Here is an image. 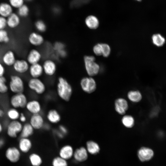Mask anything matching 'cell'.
Instances as JSON below:
<instances>
[{
  "instance_id": "6da1fadb",
  "label": "cell",
  "mask_w": 166,
  "mask_h": 166,
  "mask_svg": "<svg viewBox=\"0 0 166 166\" xmlns=\"http://www.w3.org/2000/svg\"><path fill=\"white\" fill-rule=\"evenodd\" d=\"M57 92L59 97L65 101H69L73 93V89L69 82L64 77H60L58 79Z\"/></svg>"
},
{
  "instance_id": "7a4b0ae2",
  "label": "cell",
  "mask_w": 166,
  "mask_h": 166,
  "mask_svg": "<svg viewBox=\"0 0 166 166\" xmlns=\"http://www.w3.org/2000/svg\"><path fill=\"white\" fill-rule=\"evenodd\" d=\"M9 90L13 94L24 93L25 89L24 81L19 75H11L8 84Z\"/></svg>"
},
{
  "instance_id": "3957f363",
  "label": "cell",
  "mask_w": 166,
  "mask_h": 166,
  "mask_svg": "<svg viewBox=\"0 0 166 166\" xmlns=\"http://www.w3.org/2000/svg\"><path fill=\"white\" fill-rule=\"evenodd\" d=\"M95 58L92 55H85L83 57L86 72L89 76L93 77L97 74L100 67L95 61Z\"/></svg>"
},
{
  "instance_id": "277c9868",
  "label": "cell",
  "mask_w": 166,
  "mask_h": 166,
  "mask_svg": "<svg viewBox=\"0 0 166 166\" xmlns=\"http://www.w3.org/2000/svg\"><path fill=\"white\" fill-rule=\"evenodd\" d=\"M23 125L18 120L10 121L8 123L6 127L7 136L11 138H16L21 132Z\"/></svg>"
},
{
  "instance_id": "5b68a950",
  "label": "cell",
  "mask_w": 166,
  "mask_h": 166,
  "mask_svg": "<svg viewBox=\"0 0 166 166\" xmlns=\"http://www.w3.org/2000/svg\"><path fill=\"white\" fill-rule=\"evenodd\" d=\"M28 101L26 95L22 93L13 94L10 97L9 103L12 107L18 109L25 108Z\"/></svg>"
},
{
  "instance_id": "8992f818",
  "label": "cell",
  "mask_w": 166,
  "mask_h": 166,
  "mask_svg": "<svg viewBox=\"0 0 166 166\" xmlns=\"http://www.w3.org/2000/svg\"><path fill=\"white\" fill-rule=\"evenodd\" d=\"M27 85L30 90L38 95L43 93L46 89L44 83L38 78H31L29 79Z\"/></svg>"
},
{
  "instance_id": "52a82bcc",
  "label": "cell",
  "mask_w": 166,
  "mask_h": 166,
  "mask_svg": "<svg viewBox=\"0 0 166 166\" xmlns=\"http://www.w3.org/2000/svg\"><path fill=\"white\" fill-rule=\"evenodd\" d=\"M80 85L82 90L87 93H93L97 88L96 81L92 77L89 76L82 78L80 81Z\"/></svg>"
},
{
  "instance_id": "ba28073f",
  "label": "cell",
  "mask_w": 166,
  "mask_h": 166,
  "mask_svg": "<svg viewBox=\"0 0 166 166\" xmlns=\"http://www.w3.org/2000/svg\"><path fill=\"white\" fill-rule=\"evenodd\" d=\"M29 65L26 59H18L12 67L14 71L20 75L25 74L28 71Z\"/></svg>"
},
{
  "instance_id": "9c48e42d",
  "label": "cell",
  "mask_w": 166,
  "mask_h": 166,
  "mask_svg": "<svg viewBox=\"0 0 166 166\" xmlns=\"http://www.w3.org/2000/svg\"><path fill=\"white\" fill-rule=\"evenodd\" d=\"M16 59L15 53L11 49L5 51L1 57V62L8 67H12Z\"/></svg>"
},
{
  "instance_id": "30bf717a",
  "label": "cell",
  "mask_w": 166,
  "mask_h": 166,
  "mask_svg": "<svg viewBox=\"0 0 166 166\" xmlns=\"http://www.w3.org/2000/svg\"><path fill=\"white\" fill-rule=\"evenodd\" d=\"M114 109L118 114L123 115L128 109L129 105L126 99L122 97L116 99L114 102Z\"/></svg>"
},
{
  "instance_id": "8fae6325",
  "label": "cell",
  "mask_w": 166,
  "mask_h": 166,
  "mask_svg": "<svg viewBox=\"0 0 166 166\" xmlns=\"http://www.w3.org/2000/svg\"><path fill=\"white\" fill-rule=\"evenodd\" d=\"M5 156L7 159L11 162L16 163L20 159L21 151L16 147H10L6 151Z\"/></svg>"
},
{
  "instance_id": "7c38bea8",
  "label": "cell",
  "mask_w": 166,
  "mask_h": 166,
  "mask_svg": "<svg viewBox=\"0 0 166 166\" xmlns=\"http://www.w3.org/2000/svg\"><path fill=\"white\" fill-rule=\"evenodd\" d=\"M29 123L34 130L42 128L45 124L43 117L40 113L32 114L30 117Z\"/></svg>"
},
{
  "instance_id": "4fadbf2b",
  "label": "cell",
  "mask_w": 166,
  "mask_h": 166,
  "mask_svg": "<svg viewBox=\"0 0 166 166\" xmlns=\"http://www.w3.org/2000/svg\"><path fill=\"white\" fill-rule=\"evenodd\" d=\"M137 154L140 160L144 162L150 160L154 155V152L150 148L142 147L138 150Z\"/></svg>"
},
{
  "instance_id": "5bb4252c",
  "label": "cell",
  "mask_w": 166,
  "mask_h": 166,
  "mask_svg": "<svg viewBox=\"0 0 166 166\" xmlns=\"http://www.w3.org/2000/svg\"><path fill=\"white\" fill-rule=\"evenodd\" d=\"M25 108L31 115L40 113L42 110L40 103L35 99L28 101Z\"/></svg>"
},
{
  "instance_id": "9a60e30c",
  "label": "cell",
  "mask_w": 166,
  "mask_h": 166,
  "mask_svg": "<svg viewBox=\"0 0 166 166\" xmlns=\"http://www.w3.org/2000/svg\"><path fill=\"white\" fill-rule=\"evenodd\" d=\"M42 66L43 72L47 76H53L56 72V65L54 61L51 59H48L45 60Z\"/></svg>"
},
{
  "instance_id": "2e32d148",
  "label": "cell",
  "mask_w": 166,
  "mask_h": 166,
  "mask_svg": "<svg viewBox=\"0 0 166 166\" xmlns=\"http://www.w3.org/2000/svg\"><path fill=\"white\" fill-rule=\"evenodd\" d=\"M88 153L86 148L81 146L74 150L73 156L77 162H82L87 159Z\"/></svg>"
},
{
  "instance_id": "e0dca14e",
  "label": "cell",
  "mask_w": 166,
  "mask_h": 166,
  "mask_svg": "<svg viewBox=\"0 0 166 166\" xmlns=\"http://www.w3.org/2000/svg\"><path fill=\"white\" fill-rule=\"evenodd\" d=\"M32 147V142L29 138L20 137L18 141V148L21 152L28 153Z\"/></svg>"
},
{
  "instance_id": "ac0fdd59",
  "label": "cell",
  "mask_w": 166,
  "mask_h": 166,
  "mask_svg": "<svg viewBox=\"0 0 166 166\" xmlns=\"http://www.w3.org/2000/svg\"><path fill=\"white\" fill-rule=\"evenodd\" d=\"M42 58L40 52L37 49H32L27 54L26 60L30 65L39 63Z\"/></svg>"
},
{
  "instance_id": "d6986e66",
  "label": "cell",
  "mask_w": 166,
  "mask_h": 166,
  "mask_svg": "<svg viewBox=\"0 0 166 166\" xmlns=\"http://www.w3.org/2000/svg\"><path fill=\"white\" fill-rule=\"evenodd\" d=\"M28 72L31 78H35L39 77L44 72L42 65L39 63L30 65Z\"/></svg>"
},
{
  "instance_id": "ffe728a7",
  "label": "cell",
  "mask_w": 166,
  "mask_h": 166,
  "mask_svg": "<svg viewBox=\"0 0 166 166\" xmlns=\"http://www.w3.org/2000/svg\"><path fill=\"white\" fill-rule=\"evenodd\" d=\"M74 152L73 148L71 145H65L60 148L59 154L60 157L67 160L73 156Z\"/></svg>"
},
{
  "instance_id": "44dd1931",
  "label": "cell",
  "mask_w": 166,
  "mask_h": 166,
  "mask_svg": "<svg viewBox=\"0 0 166 166\" xmlns=\"http://www.w3.org/2000/svg\"><path fill=\"white\" fill-rule=\"evenodd\" d=\"M28 39L30 44L34 46H40L44 42L43 37L39 34L35 32L31 33L29 35Z\"/></svg>"
},
{
  "instance_id": "7402d4cb",
  "label": "cell",
  "mask_w": 166,
  "mask_h": 166,
  "mask_svg": "<svg viewBox=\"0 0 166 166\" xmlns=\"http://www.w3.org/2000/svg\"><path fill=\"white\" fill-rule=\"evenodd\" d=\"M7 26L10 29L17 27L20 23V16L15 13H12L6 19Z\"/></svg>"
},
{
  "instance_id": "603a6c76",
  "label": "cell",
  "mask_w": 166,
  "mask_h": 166,
  "mask_svg": "<svg viewBox=\"0 0 166 166\" xmlns=\"http://www.w3.org/2000/svg\"><path fill=\"white\" fill-rule=\"evenodd\" d=\"M86 148L88 153L93 155L98 153L100 150L98 144L93 140H89L86 143Z\"/></svg>"
},
{
  "instance_id": "cb8c5ba5",
  "label": "cell",
  "mask_w": 166,
  "mask_h": 166,
  "mask_svg": "<svg viewBox=\"0 0 166 166\" xmlns=\"http://www.w3.org/2000/svg\"><path fill=\"white\" fill-rule=\"evenodd\" d=\"M127 97L130 101L134 103L140 102L142 98L141 93L137 90H132L129 91L127 93Z\"/></svg>"
},
{
  "instance_id": "d4e9b609",
  "label": "cell",
  "mask_w": 166,
  "mask_h": 166,
  "mask_svg": "<svg viewBox=\"0 0 166 166\" xmlns=\"http://www.w3.org/2000/svg\"><path fill=\"white\" fill-rule=\"evenodd\" d=\"M85 22L87 26L92 30L97 29L99 25V22L98 18L93 15H90L87 17L85 19Z\"/></svg>"
},
{
  "instance_id": "484cf974",
  "label": "cell",
  "mask_w": 166,
  "mask_h": 166,
  "mask_svg": "<svg viewBox=\"0 0 166 166\" xmlns=\"http://www.w3.org/2000/svg\"><path fill=\"white\" fill-rule=\"evenodd\" d=\"M46 117L48 120L52 124L57 123L61 119L59 113L55 109H51L49 110L47 114Z\"/></svg>"
},
{
  "instance_id": "4316f807",
  "label": "cell",
  "mask_w": 166,
  "mask_h": 166,
  "mask_svg": "<svg viewBox=\"0 0 166 166\" xmlns=\"http://www.w3.org/2000/svg\"><path fill=\"white\" fill-rule=\"evenodd\" d=\"M34 130L29 123H25L19 134L20 137L29 138L34 133Z\"/></svg>"
},
{
  "instance_id": "83f0119b",
  "label": "cell",
  "mask_w": 166,
  "mask_h": 166,
  "mask_svg": "<svg viewBox=\"0 0 166 166\" xmlns=\"http://www.w3.org/2000/svg\"><path fill=\"white\" fill-rule=\"evenodd\" d=\"M12 6L9 3L2 2L0 4V16L5 18L13 13Z\"/></svg>"
},
{
  "instance_id": "f1b7e54d",
  "label": "cell",
  "mask_w": 166,
  "mask_h": 166,
  "mask_svg": "<svg viewBox=\"0 0 166 166\" xmlns=\"http://www.w3.org/2000/svg\"><path fill=\"white\" fill-rule=\"evenodd\" d=\"M123 125L127 128H131L134 125L135 120L134 117L130 115H124L121 119Z\"/></svg>"
},
{
  "instance_id": "f546056e",
  "label": "cell",
  "mask_w": 166,
  "mask_h": 166,
  "mask_svg": "<svg viewBox=\"0 0 166 166\" xmlns=\"http://www.w3.org/2000/svg\"><path fill=\"white\" fill-rule=\"evenodd\" d=\"M152 40L153 44L156 46H162L165 43V38L160 34H155L152 37Z\"/></svg>"
},
{
  "instance_id": "4dcf8cb0",
  "label": "cell",
  "mask_w": 166,
  "mask_h": 166,
  "mask_svg": "<svg viewBox=\"0 0 166 166\" xmlns=\"http://www.w3.org/2000/svg\"><path fill=\"white\" fill-rule=\"evenodd\" d=\"M20 113L18 109L12 107L6 111V115L10 121L18 120Z\"/></svg>"
},
{
  "instance_id": "1f68e13d",
  "label": "cell",
  "mask_w": 166,
  "mask_h": 166,
  "mask_svg": "<svg viewBox=\"0 0 166 166\" xmlns=\"http://www.w3.org/2000/svg\"><path fill=\"white\" fill-rule=\"evenodd\" d=\"M30 162L32 166H40L42 164L41 157L37 153H33L29 156Z\"/></svg>"
},
{
  "instance_id": "d6a6232c",
  "label": "cell",
  "mask_w": 166,
  "mask_h": 166,
  "mask_svg": "<svg viewBox=\"0 0 166 166\" xmlns=\"http://www.w3.org/2000/svg\"><path fill=\"white\" fill-rule=\"evenodd\" d=\"M9 90L7 80L5 76L0 77V94H5Z\"/></svg>"
},
{
  "instance_id": "836d02e7",
  "label": "cell",
  "mask_w": 166,
  "mask_h": 166,
  "mask_svg": "<svg viewBox=\"0 0 166 166\" xmlns=\"http://www.w3.org/2000/svg\"><path fill=\"white\" fill-rule=\"evenodd\" d=\"M10 40L8 32L5 29L0 30V43L7 44L10 42Z\"/></svg>"
},
{
  "instance_id": "e575fe53",
  "label": "cell",
  "mask_w": 166,
  "mask_h": 166,
  "mask_svg": "<svg viewBox=\"0 0 166 166\" xmlns=\"http://www.w3.org/2000/svg\"><path fill=\"white\" fill-rule=\"evenodd\" d=\"M52 166H68L67 160L60 156H57L53 158L52 161Z\"/></svg>"
},
{
  "instance_id": "d590c367",
  "label": "cell",
  "mask_w": 166,
  "mask_h": 166,
  "mask_svg": "<svg viewBox=\"0 0 166 166\" xmlns=\"http://www.w3.org/2000/svg\"><path fill=\"white\" fill-rule=\"evenodd\" d=\"M29 12V9L28 6L23 4L18 8V14L20 17H25L27 16Z\"/></svg>"
},
{
  "instance_id": "8d00e7d4",
  "label": "cell",
  "mask_w": 166,
  "mask_h": 166,
  "mask_svg": "<svg viewBox=\"0 0 166 166\" xmlns=\"http://www.w3.org/2000/svg\"><path fill=\"white\" fill-rule=\"evenodd\" d=\"M102 55L103 57H107L110 55L111 49L110 46L106 43H102Z\"/></svg>"
},
{
  "instance_id": "74e56055",
  "label": "cell",
  "mask_w": 166,
  "mask_h": 166,
  "mask_svg": "<svg viewBox=\"0 0 166 166\" xmlns=\"http://www.w3.org/2000/svg\"><path fill=\"white\" fill-rule=\"evenodd\" d=\"M35 27L40 32H44L46 30V26L42 21H37L35 24Z\"/></svg>"
},
{
  "instance_id": "f35d334b",
  "label": "cell",
  "mask_w": 166,
  "mask_h": 166,
  "mask_svg": "<svg viewBox=\"0 0 166 166\" xmlns=\"http://www.w3.org/2000/svg\"><path fill=\"white\" fill-rule=\"evenodd\" d=\"M9 2L12 7L18 9L24 4V0H9Z\"/></svg>"
},
{
  "instance_id": "ab89813d",
  "label": "cell",
  "mask_w": 166,
  "mask_h": 166,
  "mask_svg": "<svg viewBox=\"0 0 166 166\" xmlns=\"http://www.w3.org/2000/svg\"><path fill=\"white\" fill-rule=\"evenodd\" d=\"M101 48V43H98L95 44L93 49L94 53L97 56H102Z\"/></svg>"
},
{
  "instance_id": "60d3db41",
  "label": "cell",
  "mask_w": 166,
  "mask_h": 166,
  "mask_svg": "<svg viewBox=\"0 0 166 166\" xmlns=\"http://www.w3.org/2000/svg\"><path fill=\"white\" fill-rule=\"evenodd\" d=\"M7 26L6 19L0 16V30L5 29Z\"/></svg>"
},
{
  "instance_id": "b9f144b4",
  "label": "cell",
  "mask_w": 166,
  "mask_h": 166,
  "mask_svg": "<svg viewBox=\"0 0 166 166\" xmlns=\"http://www.w3.org/2000/svg\"><path fill=\"white\" fill-rule=\"evenodd\" d=\"M6 72V68L4 65L0 61V77L5 76Z\"/></svg>"
},
{
  "instance_id": "7bdbcfd3",
  "label": "cell",
  "mask_w": 166,
  "mask_h": 166,
  "mask_svg": "<svg viewBox=\"0 0 166 166\" xmlns=\"http://www.w3.org/2000/svg\"><path fill=\"white\" fill-rule=\"evenodd\" d=\"M27 117L25 114L23 113H20V115L18 119L22 123H25L27 121Z\"/></svg>"
},
{
  "instance_id": "ee69618b",
  "label": "cell",
  "mask_w": 166,
  "mask_h": 166,
  "mask_svg": "<svg viewBox=\"0 0 166 166\" xmlns=\"http://www.w3.org/2000/svg\"><path fill=\"white\" fill-rule=\"evenodd\" d=\"M60 131L63 134H65L67 133V130L66 128L63 125H61L59 127Z\"/></svg>"
},
{
  "instance_id": "f6af8a7d",
  "label": "cell",
  "mask_w": 166,
  "mask_h": 166,
  "mask_svg": "<svg viewBox=\"0 0 166 166\" xmlns=\"http://www.w3.org/2000/svg\"><path fill=\"white\" fill-rule=\"evenodd\" d=\"M5 144V140L4 138H0V148H2Z\"/></svg>"
},
{
  "instance_id": "bcb514c9",
  "label": "cell",
  "mask_w": 166,
  "mask_h": 166,
  "mask_svg": "<svg viewBox=\"0 0 166 166\" xmlns=\"http://www.w3.org/2000/svg\"><path fill=\"white\" fill-rule=\"evenodd\" d=\"M4 129V126L3 124L0 121V134L3 132Z\"/></svg>"
},
{
  "instance_id": "7dc6e473",
  "label": "cell",
  "mask_w": 166,
  "mask_h": 166,
  "mask_svg": "<svg viewBox=\"0 0 166 166\" xmlns=\"http://www.w3.org/2000/svg\"><path fill=\"white\" fill-rule=\"evenodd\" d=\"M4 110L0 108V118L2 117L4 115Z\"/></svg>"
},
{
  "instance_id": "c3c4849f",
  "label": "cell",
  "mask_w": 166,
  "mask_h": 166,
  "mask_svg": "<svg viewBox=\"0 0 166 166\" xmlns=\"http://www.w3.org/2000/svg\"><path fill=\"white\" fill-rule=\"evenodd\" d=\"M136 1H138V2H140L142 0H135Z\"/></svg>"
},
{
  "instance_id": "681fc988",
  "label": "cell",
  "mask_w": 166,
  "mask_h": 166,
  "mask_svg": "<svg viewBox=\"0 0 166 166\" xmlns=\"http://www.w3.org/2000/svg\"><path fill=\"white\" fill-rule=\"evenodd\" d=\"M1 44L0 43V50L1 49Z\"/></svg>"
},
{
  "instance_id": "f907efd6",
  "label": "cell",
  "mask_w": 166,
  "mask_h": 166,
  "mask_svg": "<svg viewBox=\"0 0 166 166\" xmlns=\"http://www.w3.org/2000/svg\"><path fill=\"white\" fill-rule=\"evenodd\" d=\"M26 0L27 1H30L32 0Z\"/></svg>"
}]
</instances>
